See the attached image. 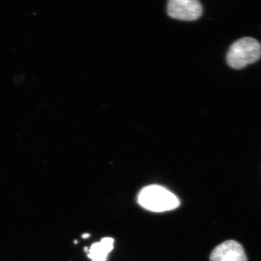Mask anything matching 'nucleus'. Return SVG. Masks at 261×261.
Masks as SVG:
<instances>
[{"instance_id":"1","label":"nucleus","mask_w":261,"mask_h":261,"mask_svg":"<svg viewBox=\"0 0 261 261\" xmlns=\"http://www.w3.org/2000/svg\"><path fill=\"white\" fill-rule=\"evenodd\" d=\"M138 203L146 210L161 213L177 208L180 201L174 194L165 187L149 185L144 187L139 193Z\"/></svg>"},{"instance_id":"2","label":"nucleus","mask_w":261,"mask_h":261,"mask_svg":"<svg viewBox=\"0 0 261 261\" xmlns=\"http://www.w3.org/2000/svg\"><path fill=\"white\" fill-rule=\"evenodd\" d=\"M260 56V42L253 38L245 37L231 44L226 56V61L233 69H242L258 61Z\"/></svg>"},{"instance_id":"3","label":"nucleus","mask_w":261,"mask_h":261,"mask_svg":"<svg viewBox=\"0 0 261 261\" xmlns=\"http://www.w3.org/2000/svg\"><path fill=\"white\" fill-rule=\"evenodd\" d=\"M171 18L181 20H195L202 13V7L197 0H171L167 6Z\"/></svg>"},{"instance_id":"4","label":"nucleus","mask_w":261,"mask_h":261,"mask_svg":"<svg viewBox=\"0 0 261 261\" xmlns=\"http://www.w3.org/2000/svg\"><path fill=\"white\" fill-rule=\"evenodd\" d=\"M211 261H247L246 254L240 243L228 240L218 245L211 252Z\"/></svg>"},{"instance_id":"5","label":"nucleus","mask_w":261,"mask_h":261,"mask_svg":"<svg viewBox=\"0 0 261 261\" xmlns=\"http://www.w3.org/2000/svg\"><path fill=\"white\" fill-rule=\"evenodd\" d=\"M114 240L105 238L99 243H94L88 249L87 256L92 261H107L108 254L113 250Z\"/></svg>"},{"instance_id":"6","label":"nucleus","mask_w":261,"mask_h":261,"mask_svg":"<svg viewBox=\"0 0 261 261\" xmlns=\"http://www.w3.org/2000/svg\"><path fill=\"white\" fill-rule=\"evenodd\" d=\"M89 237H90V234H89V233H84V234L82 235V238H83L84 239L88 238H89Z\"/></svg>"}]
</instances>
